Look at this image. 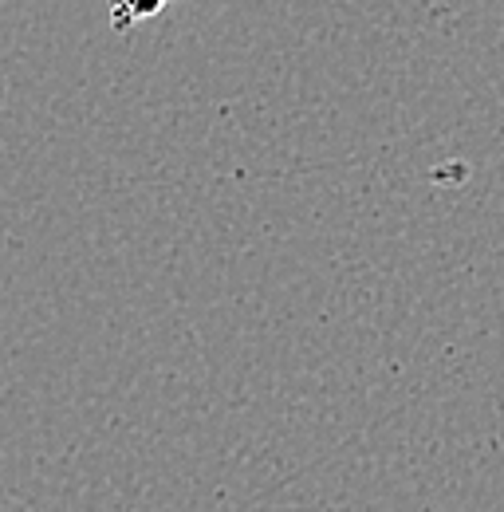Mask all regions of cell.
Here are the masks:
<instances>
[{
  "label": "cell",
  "mask_w": 504,
  "mask_h": 512,
  "mask_svg": "<svg viewBox=\"0 0 504 512\" xmlns=\"http://www.w3.org/2000/svg\"><path fill=\"white\" fill-rule=\"evenodd\" d=\"M166 4H174V0H119V8H123L130 20H146V16H158Z\"/></svg>",
  "instance_id": "cell-1"
}]
</instances>
